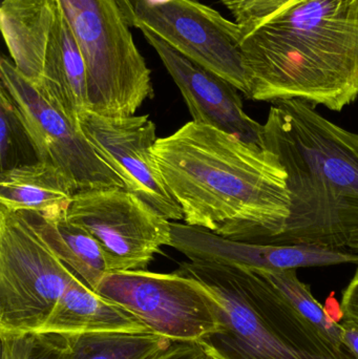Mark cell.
Listing matches in <instances>:
<instances>
[{"instance_id":"6da1fadb","label":"cell","mask_w":358,"mask_h":359,"mask_svg":"<svg viewBox=\"0 0 358 359\" xmlns=\"http://www.w3.org/2000/svg\"><path fill=\"white\" fill-rule=\"evenodd\" d=\"M153 155L187 225L259 244L285 229L287 172L266 147L191 121L158 138Z\"/></svg>"},{"instance_id":"7a4b0ae2","label":"cell","mask_w":358,"mask_h":359,"mask_svg":"<svg viewBox=\"0 0 358 359\" xmlns=\"http://www.w3.org/2000/svg\"><path fill=\"white\" fill-rule=\"evenodd\" d=\"M249 99L344 111L358 98V0H294L243 40Z\"/></svg>"},{"instance_id":"3957f363","label":"cell","mask_w":358,"mask_h":359,"mask_svg":"<svg viewBox=\"0 0 358 359\" xmlns=\"http://www.w3.org/2000/svg\"><path fill=\"white\" fill-rule=\"evenodd\" d=\"M263 126L290 192L285 229L266 244L347 248L358 233V134L300 99L273 102Z\"/></svg>"},{"instance_id":"277c9868","label":"cell","mask_w":358,"mask_h":359,"mask_svg":"<svg viewBox=\"0 0 358 359\" xmlns=\"http://www.w3.org/2000/svg\"><path fill=\"white\" fill-rule=\"evenodd\" d=\"M179 276L220 305L221 329L200 343L222 359H358L305 318L261 272L240 264L183 262Z\"/></svg>"},{"instance_id":"5b68a950","label":"cell","mask_w":358,"mask_h":359,"mask_svg":"<svg viewBox=\"0 0 358 359\" xmlns=\"http://www.w3.org/2000/svg\"><path fill=\"white\" fill-rule=\"evenodd\" d=\"M57 1L85 62L88 111L105 117L134 116L153 98V81L119 1Z\"/></svg>"},{"instance_id":"8992f818","label":"cell","mask_w":358,"mask_h":359,"mask_svg":"<svg viewBox=\"0 0 358 359\" xmlns=\"http://www.w3.org/2000/svg\"><path fill=\"white\" fill-rule=\"evenodd\" d=\"M0 29L13 65L74 122L88 111L86 67L57 0H4Z\"/></svg>"},{"instance_id":"52a82bcc","label":"cell","mask_w":358,"mask_h":359,"mask_svg":"<svg viewBox=\"0 0 358 359\" xmlns=\"http://www.w3.org/2000/svg\"><path fill=\"white\" fill-rule=\"evenodd\" d=\"M75 276L22 213L0 209V335L39 332Z\"/></svg>"},{"instance_id":"ba28073f","label":"cell","mask_w":358,"mask_h":359,"mask_svg":"<svg viewBox=\"0 0 358 359\" xmlns=\"http://www.w3.org/2000/svg\"><path fill=\"white\" fill-rule=\"evenodd\" d=\"M130 27L146 29L249 98L242 29L197 0H118Z\"/></svg>"},{"instance_id":"9c48e42d","label":"cell","mask_w":358,"mask_h":359,"mask_svg":"<svg viewBox=\"0 0 358 359\" xmlns=\"http://www.w3.org/2000/svg\"><path fill=\"white\" fill-rule=\"evenodd\" d=\"M97 293L119 304L151 332L174 341H200L221 329L220 305L193 278L147 270L109 273Z\"/></svg>"},{"instance_id":"30bf717a","label":"cell","mask_w":358,"mask_h":359,"mask_svg":"<svg viewBox=\"0 0 358 359\" xmlns=\"http://www.w3.org/2000/svg\"><path fill=\"white\" fill-rule=\"evenodd\" d=\"M0 79L31 137L38 161L58 168L77 192L125 188L119 175L95 151L79 123L23 77L6 57L0 60Z\"/></svg>"},{"instance_id":"8fae6325","label":"cell","mask_w":358,"mask_h":359,"mask_svg":"<svg viewBox=\"0 0 358 359\" xmlns=\"http://www.w3.org/2000/svg\"><path fill=\"white\" fill-rule=\"evenodd\" d=\"M67 217L98 241L109 274L146 270L162 247H172V222L125 188L76 192Z\"/></svg>"},{"instance_id":"7c38bea8","label":"cell","mask_w":358,"mask_h":359,"mask_svg":"<svg viewBox=\"0 0 358 359\" xmlns=\"http://www.w3.org/2000/svg\"><path fill=\"white\" fill-rule=\"evenodd\" d=\"M78 122L95 151L119 175L128 191L170 221L184 219L153 158L158 138L156 124L149 115L113 118L85 111Z\"/></svg>"},{"instance_id":"4fadbf2b","label":"cell","mask_w":358,"mask_h":359,"mask_svg":"<svg viewBox=\"0 0 358 359\" xmlns=\"http://www.w3.org/2000/svg\"><path fill=\"white\" fill-rule=\"evenodd\" d=\"M141 32L180 90L193 121L214 126L245 142L264 147V126L245 113L239 90L183 56L151 32Z\"/></svg>"},{"instance_id":"5bb4252c","label":"cell","mask_w":358,"mask_h":359,"mask_svg":"<svg viewBox=\"0 0 358 359\" xmlns=\"http://www.w3.org/2000/svg\"><path fill=\"white\" fill-rule=\"evenodd\" d=\"M172 247L191 261L225 262L262 269H298L343 264L358 266V253L351 250L243 242L179 222H172Z\"/></svg>"},{"instance_id":"9a60e30c","label":"cell","mask_w":358,"mask_h":359,"mask_svg":"<svg viewBox=\"0 0 358 359\" xmlns=\"http://www.w3.org/2000/svg\"><path fill=\"white\" fill-rule=\"evenodd\" d=\"M39 332L77 335L151 331L132 312L101 297L76 276Z\"/></svg>"},{"instance_id":"2e32d148","label":"cell","mask_w":358,"mask_h":359,"mask_svg":"<svg viewBox=\"0 0 358 359\" xmlns=\"http://www.w3.org/2000/svg\"><path fill=\"white\" fill-rule=\"evenodd\" d=\"M75 188L50 164L36 162L0 172V209L54 217L69 209Z\"/></svg>"},{"instance_id":"e0dca14e","label":"cell","mask_w":358,"mask_h":359,"mask_svg":"<svg viewBox=\"0 0 358 359\" xmlns=\"http://www.w3.org/2000/svg\"><path fill=\"white\" fill-rule=\"evenodd\" d=\"M50 250L92 290L97 292L109 274L104 251L82 226L67 217V211L54 217L21 212Z\"/></svg>"},{"instance_id":"ac0fdd59","label":"cell","mask_w":358,"mask_h":359,"mask_svg":"<svg viewBox=\"0 0 358 359\" xmlns=\"http://www.w3.org/2000/svg\"><path fill=\"white\" fill-rule=\"evenodd\" d=\"M67 339L61 359H153L174 341L153 332L86 333Z\"/></svg>"},{"instance_id":"d6986e66","label":"cell","mask_w":358,"mask_h":359,"mask_svg":"<svg viewBox=\"0 0 358 359\" xmlns=\"http://www.w3.org/2000/svg\"><path fill=\"white\" fill-rule=\"evenodd\" d=\"M275 284L298 311L308 318L319 330L331 337L344 348H350L343 337L340 324L336 322L328 310L313 297L309 285L298 278V269H262L254 268Z\"/></svg>"},{"instance_id":"ffe728a7","label":"cell","mask_w":358,"mask_h":359,"mask_svg":"<svg viewBox=\"0 0 358 359\" xmlns=\"http://www.w3.org/2000/svg\"><path fill=\"white\" fill-rule=\"evenodd\" d=\"M0 172L38 162L31 137L17 113L15 103L0 88Z\"/></svg>"},{"instance_id":"44dd1931","label":"cell","mask_w":358,"mask_h":359,"mask_svg":"<svg viewBox=\"0 0 358 359\" xmlns=\"http://www.w3.org/2000/svg\"><path fill=\"white\" fill-rule=\"evenodd\" d=\"M235 17L244 35H249L263 22L294 0H221Z\"/></svg>"},{"instance_id":"7402d4cb","label":"cell","mask_w":358,"mask_h":359,"mask_svg":"<svg viewBox=\"0 0 358 359\" xmlns=\"http://www.w3.org/2000/svg\"><path fill=\"white\" fill-rule=\"evenodd\" d=\"M67 348V335L46 332L33 333L27 359H61Z\"/></svg>"},{"instance_id":"603a6c76","label":"cell","mask_w":358,"mask_h":359,"mask_svg":"<svg viewBox=\"0 0 358 359\" xmlns=\"http://www.w3.org/2000/svg\"><path fill=\"white\" fill-rule=\"evenodd\" d=\"M208 351L198 341H172L153 359H206Z\"/></svg>"},{"instance_id":"cb8c5ba5","label":"cell","mask_w":358,"mask_h":359,"mask_svg":"<svg viewBox=\"0 0 358 359\" xmlns=\"http://www.w3.org/2000/svg\"><path fill=\"white\" fill-rule=\"evenodd\" d=\"M32 334L0 335L1 359H27Z\"/></svg>"},{"instance_id":"d4e9b609","label":"cell","mask_w":358,"mask_h":359,"mask_svg":"<svg viewBox=\"0 0 358 359\" xmlns=\"http://www.w3.org/2000/svg\"><path fill=\"white\" fill-rule=\"evenodd\" d=\"M340 313L343 318L358 322V267L343 292Z\"/></svg>"},{"instance_id":"484cf974","label":"cell","mask_w":358,"mask_h":359,"mask_svg":"<svg viewBox=\"0 0 358 359\" xmlns=\"http://www.w3.org/2000/svg\"><path fill=\"white\" fill-rule=\"evenodd\" d=\"M340 324L345 341L358 358V322L342 316Z\"/></svg>"},{"instance_id":"4316f807","label":"cell","mask_w":358,"mask_h":359,"mask_svg":"<svg viewBox=\"0 0 358 359\" xmlns=\"http://www.w3.org/2000/svg\"><path fill=\"white\" fill-rule=\"evenodd\" d=\"M347 249L353 251V252L358 253V233L355 234V236H353L352 238H351L350 243H349Z\"/></svg>"},{"instance_id":"83f0119b","label":"cell","mask_w":358,"mask_h":359,"mask_svg":"<svg viewBox=\"0 0 358 359\" xmlns=\"http://www.w3.org/2000/svg\"><path fill=\"white\" fill-rule=\"evenodd\" d=\"M207 351H208V350H207ZM206 359H222V358H218V356L214 355V354H212V352L208 351L207 358H206Z\"/></svg>"}]
</instances>
